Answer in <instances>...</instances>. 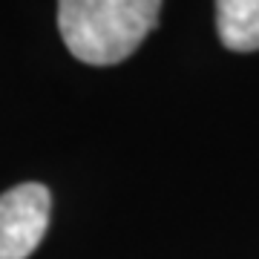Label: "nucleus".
<instances>
[{
  "label": "nucleus",
  "instance_id": "nucleus-1",
  "mask_svg": "<svg viewBox=\"0 0 259 259\" xmlns=\"http://www.w3.org/2000/svg\"><path fill=\"white\" fill-rule=\"evenodd\" d=\"M158 9L161 0H58V29L78 61L112 66L141 47Z\"/></svg>",
  "mask_w": 259,
  "mask_h": 259
},
{
  "label": "nucleus",
  "instance_id": "nucleus-2",
  "mask_svg": "<svg viewBox=\"0 0 259 259\" xmlns=\"http://www.w3.org/2000/svg\"><path fill=\"white\" fill-rule=\"evenodd\" d=\"M49 190L26 182L0 196V259H26L49 228Z\"/></svg>",
  "mask_w": 259,
  "mask_h": 259
},
{
  "label": "nucleus",
  "instance_id": "nucleus-3",
  "mask_svg": "<svg viewBox=\"0 0 259 259\" xmlns=\"http://www.w3.org/2000/svg\"><path fill=\"white\" fill-rule=\"evenodd\" d=\"M216 32L231 52H256L259 0H216Z\"/></svg>",
  "mask_w": 259,
  "mask_h": 259
}]
</instances>
